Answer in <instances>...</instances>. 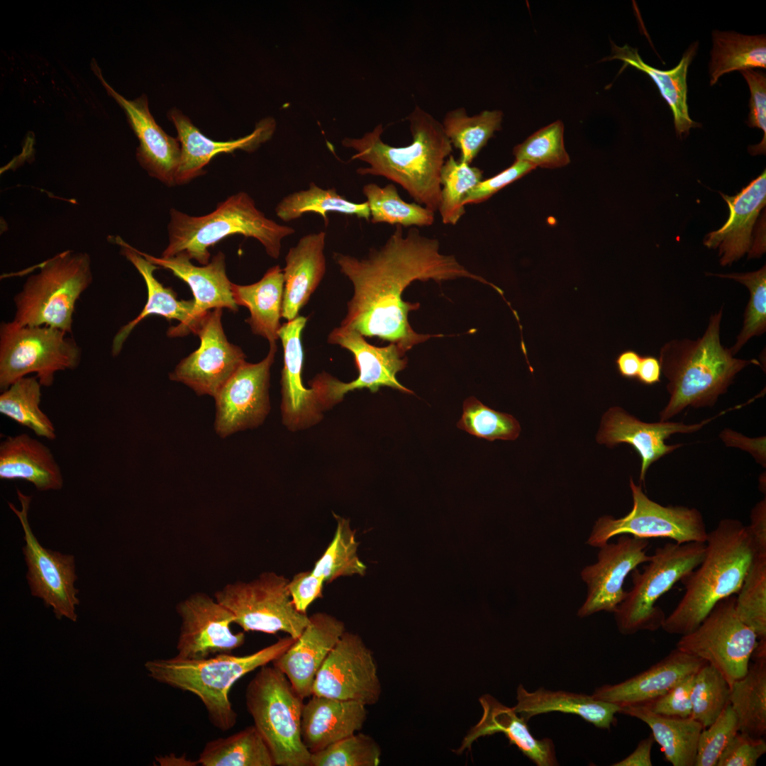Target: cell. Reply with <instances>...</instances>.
Listing matches in <instances>:
<instances>
[{
    "mask_svg": "<svg viewBox=\"0 0 766 766\" xmlns=\"http://www.w3.org/2000/svg\"><path fill=\"white\" fill-rule=\"evenodd\" d=\"M402 228L396 226L385 244L372 249L365 257L340 252H333V257L354 288L340 326L389 341L406 352L432 337L442 336L419 334L409 323V312L420 305L404 301L402 294L415 280L469 278L491 286L501 296L504 292L467 270L454 255L441 254L438 239L421 235L415 227L404 235Z\"/></svg>",
    "mask_w": 766,
    "mask_h": 766,
    "instance_id": "6da1fadb",
    "label": "cell"
},
{
    "mask_svg": "<svg viewBox=\"0 0 766 766\" xmlns=\"http://www.w3.org/2000/svg\"><path fill=\"white\" fill-rule=\"evenodd\" d=\"M407 119L411 143L394 147L383 142L382 124L361 138H345L342 145L355 151L351 159L369 165L360 175L380 176L400 185L416 203L436 211L440 199V172L453 145L442 123L416 106Z\"/></svg>",
    "mask_w": 766,
    "mask_h": 766,
    "instance_id": "7a4b0ae2",
    "label": "cell"
},
{
    "mask_svg": "<svg viewBox=\"0 0 766 766\" xmlns=\"http://www.w3.org/2000/svg\"><path fill=\"white\" fill-rule=\"evenodd\" d=\"M723 306L709 318L701 337L696 340H671L660 349L662 373L668 380V403L660 412V421L673 418L687 407L713 406L725 394L736 374L756 360L736 358L721 343Z\"/></svg>",
    "mask_w": 766,
    "mask_h": 766,
    "instance_id": "3957f363",
    "label": "cell"
},
{
    "mask_svg": "<svg viewBox=\"0 0 766 766\" xmlns=\"http://www.w3.org/2000/svg\"><path fill=\"white\" fill-rule=\"evenodd\" d=\"M702 562L681 582L685 592L662 628L684 635L695 629L721 600L737 594L755 555L747 526L724 518L708 533Z\"/></svg>",
    "mask_w": 766,
    "mask_h": 766,
    "instance_id": "277c9868",
    "label": "cell"
},
{
    "mask_svg": "<svg viewBox=\"0 0 766 766\" xmlns=\"http://www.w3.org/2000/svg\"><path fill=\"white\" fill-rule=\"evenodd\" d=\"M295 640L289 635L279 638L245 655L223 653L201 659L174 656L148 661L145 667L148 675L158 682L198 696L210 722L218 730L227 731L235 725L238 718L228 696L233 685L244 675L274 661Z\"/></svg>",
    "mask_w": 766,
    "mask_h": 766,
    "instance_id": "5b68a950",
    "label": "cell"
},
{
    "mask_svg": "<svg viewBox=\"0 0 766 766\" xmlns=\"http://www.w3.org/2000/svg\"><path fill=\"white\" fill-rule=\"evenodd\" d=\"M170 215L169 243L161 257L184 252L202 265L209 262V248L233 235L256 239L269 256L277 259L282 240L295 233L292 227L266 217L245 192L228 196L206 215L189 216L175 209Z\"/></svg>",
    "mask_w": 766,
    "mask_h": 766,
    "instance_id": "8992f818",
    "label": "cell"
},
{
    "mask_svg": "<svg viewBox=\"0 0 766 766\" xmlns=\"http://www.w3.org/2000/svg\"><path fill=\"white\" fill-rule=\"evenodd\" d=\"M13 297V320L22 326H46L72 333L77 300L92 282L86 252H60L37 265Z\"/></svg>",
    "mask_w": 766,
    "mask_h": 766,
    "instance_id": "52a82bcc",
    "label": "cell"
},
{
    "mask_svg": "<svg viewBox=\"0 0 766 766\" xmlns=\"http://www.w3.org/2000/svg\"><path fill=\"white\" fill-rule=\"evenodd\" d=\"M303 700L274 665L260 667L246 687L247 710L275 765L310 766L311 753L301 738Z\"/></svg>",
    "mask_w": 766,
    "mask_h": 766,
    "instance_id": "ba28073f",
    "label": "cell"
},
{
    "mask_svg": "<svg viewBox=\"0 0 766 766\" xmlns=\"http://www.w3.org/2000/svg\"><path fill=\"white\" fill-rule=\"evenodd\" d=\"M705 543H667L655 550L643 572L632 571L633 586L614 612L619 632L655 631L666 617L657 600L702 562Z\"/></svg>",
    "mask_w": 766,
    "mask_h": 766,
    "instance_id": "9c48e42d",
    "label": "cell"
},
{
    "mask_svg": "<svg viewBox=\"0 0 766 766\" xmlns=\"http://www.w3.org/2000/svg\"><path fill=\"white\" fill-rule=\"evenodd\" d=\"M67 332L46 326H0V389L34 373L42 387L52 385L57 372L76 369L81 349Z\"/></svg>",
    "mask_w": 766,
    "mask_h": 766,
    "instance_id": "30bf717a",
    "label": "cell"
},
{
    "mask_svg": "<svg viewBox=\"0 0 766 766\" xmlns=\"http://www.w3.org/2000/svg\"><path fill=\"white\" fill-rule=\"evenodd\" d=\"M282 575L266 572L248 582L226 585L215 599L233 615L234 623L244 631L269 634L287 633L296 639L309 621V616L296 610Z\"/></svg>",
    "mask_w": 766,
    "mask_h": 766,
    "instance_id": "8fae6325",
    "label": "cell"
},
{
    "mask_svg": "<svg viewBox=\"0 0 766 766\" xmlns=\"http://www.w3.org/2000/svg\"><path fill=\"white\" fill-rule=\"evenodd\" d=\"M736 596L719 601L701 623L682 635L676 648L716 668L729 687L747 672L758 639L738 616Z\"/></svg>",
    "mask_w": 766,
    "mask_h": 766,
    "instance_id": "7c38bea8",
    "label": "cell"
},
{
    "mask_svg": "<svg viewBox=\"0 0 766 766\" xmlns=\"http://www.w3.org/2000/svg\"><path fill=\"white\" fill-rule=\"evenodd\" d=\"M633 508L623 517H600L587 543L600 548L614 536L631 535L640 538H664L677 543H705L708 532L701 513L684 506H663L650 499L641 485L630 479Z\"/></svg>",
    "mask_w": 766,
    "mask_h": 766,
    "instance_id": "4fadbf2b",
    "label": "cell"
},
{
    "mask_svg": "<svg viewBox=\"0 0 766 766\" xmlns=\"http://www.w3.org/2000/svg\"><path fill=\"white\" fill-rule=\"evenodd\" d=\"M328 342L349 350L354 356L358 377L350 382H343L327 373L319 374L310 382L319 394L323 410L340 402L345 394L355 389H368L375 393L381 387H388L403 393L413 394L402 385L396 374L407 365V358L396 344L377 347L367 343L357 331L339 326L328 336Z\"/></svg>",
    "mask_w": 766,
    "mask_h": 766,
    "instance_id": "5bb4252c",
    "label": "cell"
},
{
    "mask_svg": "<svg viewBox=\"0 0 766 766\" xmlns=\"http://www.w3.org/2000/svg\"><path fill=\"white\" fill-rule=\"evenodd\" d=\"M21 509L9 503L10 509L18 516L23 532L26 545L23 548L28 567L26 579L30 593L40 598L44 604L52 607L57 619L66 617L76 621V606L79 604L77 597L79 590L74 586L77 577L75 574L74 557L45 548L33 534L28 520V512L32 497L17 489Z\"/></svg>",
    "mask_w": 766,
    "mask_h": 766,
    "instance_id": "9a60e30c",
    "label": "cell"
},
{
    "mask_svg": "<svg viewBox=\"0 0 766 766\" xmlns=\"http://www.w3.org/2000/svg\"><path fill=\"white\" fill-rule=\"evenodd\" d=\"M381 692L372 652L357 634L345 631L317 672L312 694L368 706Z\"/></svg>",
    "mask_w": 766,
    "mask_h": 766,
    "instance_id": "2e32d148",
    "label": "cell"
},
{
    "mask_svg": "<svg viewBox=\"0 0 766 766\" xmlns=\"http://www.w3.org/2000/svg\"><path fill=\"white\" fill-rule=\"evenodd\" d=\"M221 316L222 309L210 310L204 316L194 331L200 338L199 348L170 374L171 380L187 385L198 395L214 398L245 362L241 348L228 340Z\"/></svg>",
    "mask_w": 766,
    "mask_h": 766,
    "instance_id": "e0dca14e",
    "label": "cell"
},
{
    "mask_svg": "<svg viewBox=\"0 0 766 766\" xmlns=\"http://www.w3.org/2000/svg\"><path fill=\"white\" fill-rule=\"evenodd\" d=\"M277 352L270 344L267 355L257 363L245 362L214 397V429L221 438L260 426L270 409V367Z\"/></svg>",
    "mask_w": 766,
    "mask_h": 766,
    "instance_id": "ac0fdd59",
    "label": "cell"
},
{
    "mask_svg": "<svg viewBox=\"0 0 766 766\" xmlns=\"http://www.w3.org/2000/svg\"><path fill=\"white\" fill-rule=\"evenodd\" d=\"M648 545V539L623 534L616 543H607L599 548L597 562L581 572L588 593L578 610L579 617L602 611H616L627 594L623 588L626 577L639 565L651 559V555L646 553Z\"/></svg>",
    "mask_w": 766,
    "mask_h": 766,
    "instance_id": "d6986e66",
    "label": "cell"
},
{
    "mask_svg": "<svg viewBox=\"0 0 766 766\" xmlns=\"http://www.w3.org/2000/svg\"><path fill=\"white\" fill-rule=\"evenodd\" d=\"M177 612L182 623L176 656L201 659L213 654L231 653L245 642L244 632L233 633V614L215 599L196 593L179 602Z\"/></svg>",
    "mask_w": 766,
    "mask_h": 766,
    "instance_id": "ffe728a7",
    "label": "cell"
},
{
    "mask_svg": "<svg viewBox=\"0 0 766 766\" xmlns=\"http://www.w3.org/2000/svg\"><path fill=\"white\" fill-rule=\"evenodd\" d=\"M91 67L108 94L124 110L128 123L139 141L135 155L140 165L150 177L165 185H176L175 176L181 157L180 143L155 121L148 108L147 96L142 94L133 100L126 99L106 82L94 59Z\"/></svg>",
    "mask_w": 766,
    "mask_h": 766,
    "instance_id": "44dd1931",
    "label": "cell"
},
{
    "mask_svg": "<svg viewBox=\"0 0 766 766\" xmlns=\"http://www.w3.org/2000/svg\"><path fill=\"white\" fill-rule=\"evenodd\" d=\"M721 413L693 424L670 421L646 423L614 406L603 415L596 440L609 448L620 443L631 445L640 457V480L645 482L646 472L653 463L683 445L666 444L670 435L696 432Z\"/></svg>",
    "mask_w": 766,
    "mask_h": 766,
    "instance_id": "7402d4cb",
    "label": "cell"
},
{
    "mask_svg": "<svg viewBox=\"0 0 766 766\" xmlns=\"http://www.w3.org/2000/svg\"><path fill=\"white\" fill-rule=\"evenodd\" d=\"M307 318L298 316L282 325L279 331L284 349L281 378V411L284 425L291 431L318 423L324 411L318 391L306 388L302 381L303 348L301 333Z\"/></svg>",
    "mask_w": 766,
    "mask_h": 766,
    "instance_id": "603a6c76",
    "label": "cell"
},
{
    "mask_svg": "<svg viewBox=\"0 0 766 766\" xmlns=\"http://www.w3.org/2000/svg\"><path fill=\"white\" fill-rule=\"evenodd\" d=\"M345 631L340 620L326 613H316L309 616L300 636L272 662L304 699L312 695L317 672Z\"/></svg>",
    "mask_w": 766,
    "mask_h": 766,
    "instance_id": "cb8c5ba5",
    "label": "cell"
},
{
    "mask_svg": "<svg viewBox=\"0 0 766 766\" xmlns=\"http://www.w3.org/2000/svg\"><path fill=\"white\" fill-rule=\"evenodd\" d=\"M168 118L174 125L181 146V157L175 176V184H184L204 174V168L221 153L237 150L253 152L268 141L276 129V121L267 117L257 122L250 134L226 141H216L206 137L181 111L174 108Z\"/></svg>",
    "mask_w": 766,
    "mask_h": 766,
    "instance_id": "d4e9b609",
    "label": "cell"
},
{
    "mask_svg": "<svg viewBox=\"0 0 766 766\" xmlns=\"http://www.w3.org/2000/svg\"><path fill=\"white\" fill-rule=\"evenodd\" d=\"M152 264L167 269L185 282L194 295V306L183 335L194 333L199 321L211 309L238 310L226 270L225 255L218 252L207 265L196 266L184 252L169 257H157L140 251Z\"/></svg>",
    "mask_w": 766,
    "mask_h": 766,
    "instance_id": "484cf974",
    "label": "cell"
},
{
    "mask_svg": "<svg viewBox=\"0 0 766 766\" xmlns=\"http://www.w3.org/2000/svg\"><path fill=\"white\" fill-rule=\"evenodd\" d=\"M728 205L729 217L717 231L706 235L708 248H718L720 263L731 265L753 246V228L766 204L765 170L735 196L720 193Z\"/></svg>",
    "mask_w": 766,
    "mask_h": 766,
    "instance_id": "4316f807",
    "label": "cell"
},
{
    "mask_svg": "<svg viewBox=\"0 0 766 766\" xmlns=\"http://www.w3.org/2000/svg\"><path fill=\"white\" fill-rule=\"evenodd\" d=\"M479 701L482 715L464 737L456 753L462 754L470 750L479 738L501 733L510 744L516 745L537 766L558 765L553 740L535 738L528 726V721L519 716L514 706L503 704L490 694L482 695Z\"/></svg>",
    "mask_w": 766,
    "mask_h": 766,
    "instance_id": "83f0119b",
    "label": "cell"
},
{
    "mask_svg": "<svg viewBox=\"0 0 766 766\" xmlns=\"http://www.w3.org/2000/svg\"><path fill=\"white\" fill-rule=\"evenodd\" d=\"M703 660L675 648L646 670L614 684L595 689L592 696L623 706L648 703L662 695L687 676L696 673Z\"/></svg>",
    "mask_w": 766,
    "mask_h": 766,
    "instance_id": "f1b7e54d",
    "label": "cell"
},
{
    "mask_svg": "<svg viewBox=\"0 0 766 766\" xmlns=\"http://www.w3.org/2000/svg\"><path fill=\"white\" fill-rule=\"evenodd\" d=\"M112 241L121 249V253L136 268L143 278L148 291V299L143 310L135 318L123 326L116 333L111 345L113 356H117L131 331L150 315H158L167 320L176 319L180 323L168 329L170 337L182 336L194 309V301L178 300L171 289L164 287L154 276L158 266L143 257L140 250L133 248L120 236H111Z\"/></svg>",
    "mask_w": 766,
    "mask_h": 766,
    "instance_id": "f546056e",
    "label": "cell"
},
{
    "mask_svg": "<svg viewBox=\"0 0 766 766\" xmlns=\"http://www.w3.org/2000/svg\"><path fill=\"white\" fill-rule=\"evenodd\" d=\"M304 704L301 715L302 740L311 753L357 733L367 719L365 704L312 694Z\"/></svg>",
    "mask_w": 766,
    "mask_h": 766,
    "instance_id": "4dcf8cb0",
    "label": "cell"
},
{
    "mask_svg": "<svg viewBox=\"0 0 766 766\" xmlns=\"http://www.w3.org/2000/svg\"><path fill=\"white\" fill-rule=\"evenodd\" d=\"M324 231L302 236L285 257L282 317L288 321L299 316L326 272Z\"/></svg>",
    "mask_w": 766,
    "mask_h": 766,
    "instance_id": "1f68e13d",
    "label": "cell"
},
{
    "mask_svg": "<svg viewBox=\"0 0 766 766\" xmlns=\"http://www.w3.org/2000/svg\"><path fill=\"white\" fill-rule=\"evenodd\" d=\"M0 479H23L39 491L61 489L64 482L50 448L27 433L7 436L1 441Z\"/></svg>",
    "mask_w": 766,
    "mask_h": 766,
    "instance_id": "d6a6232c",
    "label": "cell"
},
{
    "mask_svg": "<svg viewBox=\"0 0 766 766\" xmlns=\"http://www.w3.org/2000/svg\"><path fill=\"white\" fill-rule=\"evenodd\" d=\"M611 55L603 60H620L623 67H633L646 73L657 85L660 94L671 109L677 135L688 134L692 128L701 125L694 121L689 115L687 74L688 67L696 55L698 43H692L684 52L679 64L670 70H660L647 65L640 57L637 48L628 45L619 47L611 42Z\"/></svg>",
    "mask_w": 766,
    "mask_h": 766,
    "instance_id": "836d02e7",
    "label": "cell"
},
{
    "mask_svg": "<svg viewBox=\"0 0 766 766\" xmlns=\"http://www.w3.org/2000/svg\"><path fill=\"white\" fill-rule=\"evenodd\" d=\"M516 700L514 707L526 721L539 714L562 712L577 715L601 729L611 728L615 715L621 709L619 706L599 700L592 694L553 691L543 687L529 692L522 684L517 688Z\"/></svg>",
    "mask_w": 766,
    "mask_h": 766,
    "instance_id": "e575fe53",
    "label": "cell"
},
{
    "mask_svg": "<svg viewBox=\"0 0 766 766\" xmlns=\"http://www.w3.org/2000/svg\"><path fill=\"white\" fill-rule=\"evenodd\" d=\"M284 284L283 270L279 265L268 269L262 279L254 284H231L235 304L247 307L250 313L245 321L252 333L266 338L270 344L276 343L279 338Z\"/></svg>",
    "mask_w": 766,
    "mask_h": 766,
    "instance_id": "d590c367",
    "label": "cell"
},
{
    "mask_svg": "<svg viewBox=\"0 0 766 766\" xmlns=\"http://www.w3.org/2000/svg\"><path fill=\"white\" fill-rule=\"evenodd\" d=\"M619 713L646 723L666 760L673 766H694L698 739L703 729L699 722L691 717L660 715L643 704L621 706Z\"/></svg>",
    "mask_w": 766,
    "mask_h": 766,
    "instance_id": "8d00e7d4",
    "label": "cell"
},
{
    "mask_svg": "<svg viewBox=\"0 0 766 766\" xmlns=\"http://www.w3.org/2000/svg\"><path fill=\"white\" fill-rule=\"evenodd\" d=\"M709 65L710 85L724 74L766 67L765 35H748L735 31L712 32Z\"/></svg>",
    "mask_w": 766,
    "mask_h": 766,
    "instance_id": "74e56055",
    "label": "cell"
},
{
    "mask_svg": "<svg viewBox=\"0 0 766 766\" xmlns=\"http://www.w3.org/2000/svg\"><path fill=\"white\" fill-rule=\"evenodd\" d=\"M753 660L746 674L730 687L729 704L739 732L762 738L766 733V657Z\"/></svg>",
    "mask_w": 766,
    "mask_h": 766,
    "instance_id": "f35d334b",
    "label": "cell"
},
{
    "mask_svg": "<svg viewBox=\"0 0 766 766\" xmlns=\"http://www.w3.org/2000/svg\"><path fill=\"white\" fill-rule=\"evenodd\" d=\"M276 216L284 222L296 220L307 213L320 215L325 226L328 225V214L338 213L370 220L367 201L355 203L339 194L335 188L323 189L314 182L307 189L294 192L282 199L275 209Z\"/></svg>",
    "mask_w": 766,
    "mask_h": 766,
    "instance_id": "ab89813d",
    "label": "cell"
},
{
    "mask_svg": "<svg viewBox=\"0 0 766 766\" xmlns=\"http://www.w3.org/2000/svg\"><path fill=\"white\" fill-rule=\"evenodd\" d=\"M202 766H274L271 751L254 725L206 743L199 754Z\"/></svg>",
    "mask_w": 766,
    "mask_h": 766,
    "instance_id": "60d3db41",
    "label": "cell"
},
{
    "mask_svg": "<svg viewBox=\"0 0 766 766\" xmlns=\"http://www.w3.org/2000/svg\"><path fill=\"white\" fill-rule=\"evenodd\" d=\"M503 112L485 110L469 116L464 108L448 111L442 126L452 145L460 150L461 162L471 165L496 131L501 128Z\"/></svg>",
    "mask_w": 766,
    "mask_h": 766,
    "instance_id": "b9f144b4",
    "label": "cell"
},
{
    "mask_svg": "<svg viewBox=\"0 0 766 766\" xmlns=\"http://www.w3.org/2000/svg\"><path fill=\"white\" fill-rule=\"evenodd\" d=\"M41 387L36 376L17 380L1 394L0 413L38 436L54 440L55 428L40 407Z\"/></svg>",
    "mask_w": 766,
    "mask_h": 766,
    "instance_id": "7bdbcfd3",
    "label": "cell"
},
{
    "mask_svg": "<svg viewBox=\"0 0 766 766\" xmlns=\"http://www.w3.org/2000/svg\"><path fill=\"white\" fill-rule=\"evenodd\" d=\"M373 223H386L402 227L429 226L435 220V212L416 203L404 201L393 184L383 187L369 183L362 187Z\"/></svg>",
    "mask_w": 766,
    "mask_h": 766,
    "instance_id": "ee69618b",
    "label": "cell"
},
{
    "mask_svg": "<svg viewBox=\"0 0 766 766\" xmlns=\"http://www.w3.org/2000/svg\"><path fill=\"white\" fill-rule=\"evenodd\" d=\"M333 516L337 521L334 537L311 570L327 583L340 577L354 574L363 576L367 570L366 565L357 555L359 543L350 520L335 514Z\"/></svg>",
    "mask_w": 766,
    "mask_h": 766,
    "instance_id": "f6af8a7d",
    "label": "cell"
},
{
    "mask_svg": "<svg viewBox=\"0 0 766 766\" xmlns=\"http://www.w3.org/2000/svg\"><path fill=\"white\" fill-rule=\"evenodd\" d=\"M483 171L477 167L456 160L450 155L440 172V199L438 207L442 222L455 225L465 213L462 201L476 184L482 180Z\"/></svg>",
    "mask_w": 766,
    "mask_h": 766,
    "instance_id": "bcb514c9",
    "label": "cell"
},
{
    "mask_svg": "<svg viewBox=\"0 0 766 766\" xmlns=\"http://www.w3.org/2000/svg\"><path fill=\"white\" fill-rule=\"evenodd\" d=\"M736 596L739 618L757 635L766 639V555L755 554Z\"/></svg>",
    "mask_w": 766,
    "mask_h": 766,
    "instance_id": "7dc6e473",
    "label": "cell"
},
{
    "mask_svg": "<svg viewBox=\"0 0 766 766\" xmlns=\"http://www.w3.org/2000/svg\"><path fill=\"white\" fill-rule=\"evenodd\" d=\"M730 687L721 674L706 662L694 675L691 718L703 728L710 726L729 704Z\"/></svg>",
    "mask_w": 766,
    "mask_h": 766,
    "instance_id": "c3c4849f",
    "label": "cell"
},
{
    "mask_svg": "<svg viewBox=\"0 0 766 766\" xmlns=\"http://www.w3.org/2000/svg\"><path fill=\"white\" fill-rule=\"evenodd\" d=\"M516 160H522L535 167L554 169L570 163L564 145V125L556 121L539 129L513 149Z\"/></svg>",
    "mask_w": 766,
    "mask_h": 766,
    "instance_id": "681fc988",
    "label": "cell"
},
{
    "mask_svg": "<svg viewBox=\"0 0 766 766\" xmlns=\"http://www.w3.org/2000/svg\"><path fill=\"white\" fill-rule=\"evenodd\" d=\"M457 426L474 436L489 441L515 440L521 431L519 423L514 416L493 410L473 396L465 401Z\"/></svg>",
    "mask_w": 766,
    "mask_h": 766,
    "instance_id": "f907efd6",
    "label": "cell"
},
{
    "mask_svg": "<svg viewBox=\"0 0 766 766\" xmlns=\"http://www.w3.org/2000/svg\"><path fill=\"white\" fill-rule=\"evenodd\" d=\"M722 278L733 279L745 285L750 292L743 326L736 343L729 349L735 355L754 336L763 334L766 330V267L746 273L710 274Z\"/></svg>",
    "mask_w": 766,
    "mask_h": 766,
    "instance_id": "816d5d0a",
    "label": "cell"
},
{
    "mask_svg": "<svg viewBox=\"0 0 766 766\" xmlns=\"http://www.w3.org/2000/svg\"><path fill=\"white\" fill-rule=\"evenodd\" d=\"M381 748L369 735L355 733L311 753L310 766H377Z\"/></svg>",
    "mask_w": 766,
    "mask_h": 766,
    "instance_id": "f5cc1de1",
    "label": "cell"
},
{
    "mask_svg": "<svg viewBox=\"0 0 766 766\" xmlns=\"http://www.w3.org/2000/svg\"><path fill=\"white\" fill-rule=\"evenodd\" d=\"M738 720L730 704L699 734L694 766H716L731 740L738 732Z\"/></svg>",
    "mask_w": 766,
    "mask_h": 766,
    "instance_id": "db71d44e",
    "label": "cell"
},
{
    "mask_svg": "<svg viewBox=\"0 0 766 766\" xmlns=\"http://www.w3.org/2000/svg\"><path fill=\"white\" fill-rule=\"evenodd\" d=\"M748 84L750 98L747 124L760 128L764 137L761 143L749 148L751 155L765 154L766 147V77L760 71L746 70L740 72Z\"/></svg>",
    "mask_w": 766,
    "mask_h": 766,
    "instance_id": "11a10c76",
    "label": "cell"
},
{
    "mask_svg": "<svg viewBox=\"0 0 766 766\" xmlns=\"http://www.w3.org/2000/svg\"><path fill=\"white\" fill-rule=\"evenodd\" d=\"M694 675L687 676L660 696L643 705L660 715L682 718L691 717V692Z\"/></svg>",
    "mask_w": 766,
    "mask_h": 766,
    "instance_id": "9f6ffc18",
    "label": "cell"
},
{
    "mask_svg": "<svg viewBox=\"0 0 766 766\" xmlns=\"http://www.w3.org/2000/svg\"><path fill=\"white\" fill-rule=\"evenodd\" d=\"M766 753L762 738L738 732L721 753L716 766H755Z\"/></svg>",
    "mask_w": 766,
    "mask_h": 766,
    "instance_id": "6f0895ef",
    "label": "cell"
},
{
    "mask_svg": "<svg viewBox=\"0 0 766 766\" xmlns=\"http://www.w3.org/2000/svg\"><path fill=\"white\" fill-rule=\"evenodd\" d=\"M536 167L526 161L516 160L502 172L492 177L482 179L465 195L462 204H468L482 203L504 187L522 177Z\"/></svg>",
    "mask_w": 766,
    "mask_h": 766,
    "instance_id": "680465c9",
    "label": "cell"
},
{
    "mask_svg": "<svg viewBox=\"0 0 766 766\" xmlns=\"http://www.w3.org/2000/svg\"><path fill=\"white\" fill-rule=\"evenodd\" d=\"M324 583V580L314 574L312 571L295 574L289 581L287 587L296 610L306 614L309 606L316 599L323 596Z\"/></svg>",
    "mask_w": 766,
    "mask_h": 766,
    "instance_id": "91938a15",
    "label": "cell"
},
{
    "mask_svg": "<svg viewBox=\"0 0 766 766\" xmlns=\"http://www.w3.org/2000/svg\"><path fill=\"white\" fill-rule=\"evenodd\" d=\"M719 438L728 447H734L749 453L763 467H766V438H749L731 428L723 429Z\"/></svg>",
    "mask_w": 766,
    "mask_h": 766,
    "instance_id": "94428289",
    "label": "cell"
},
{
    "mask_svg": "<svg viewBox=\"0 0 766 766\" xmlns=\"http://www.w3.org/2000/svg\"><path fill=\"white\" fill-rule=\"evenodd\" d=\"M750 518V525L747 526L754 543L755 554L766 555L765 497L752 509Z\"/></svg>",
    "mask_w": 766,
    "mask_h": 766,
    "instance_id": "6125c7cd",
    "label": "cell"
},
{
    "mask_svg": "<svg viewBox=\"0 0 766 766\" xmlns=\"http://www.w3.org/2000/svg\"><path fill=\"white\" fill-rule=\"evenodd\" d=\"M655 742L651 734L648 738L640 740L636 748L628 756L617 762L614 766H651V750Z\"/></svg>",
    "mask_w": 766,
    "mask_h": 766,
    "instance_id": "be15d7a7",
    "label": "cell"
},
{
    "mask_svg": "<svg viewBox=\"0 0 766 766\" xmlns=\"http://www.w3.org/2000/svg\"><path fill=\"white\" fill-rule=\"evenodd\" d=\"M662 374L659 359L651 356L641 357L636 378L646 385H652L660 381Z\"/></svg>",
    "mask_w": 766,
    "mask_h": 766,
    "instance_id": "e7e4bbea",
    "label": "cell"
},
{
    "mask_svg": "<svg viewBox=\"0 0 766 766\" xmlns=\"http://www.w3.org/2000/svg\"><path fill=\"white\" fill-rule=\"evenodd\" d=\"M641 357L633 350H626L619 353L615 360L618 373L627 379L636 378Z\"/></svg>",
    "mask_w": 766,
    "mask_h": 766,
    "instance_id": "03108f58",
    "label": "cell"
}]
</instances>
